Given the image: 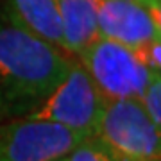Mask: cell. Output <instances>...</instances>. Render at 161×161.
Listing matches in <instances>:
<instances>
[{"instance_id":"13","label":"cell","mask_w":161,"mask_h":161,"mask_svg":"<svg viewBox=\"0 0 161 161\" xmlns=\"http://www.w3.org/2000/svg\"><path fill=\"white\" fill-rule=\"evenodd\" d=\"M154 161H161V159H154Z\"/></svg>"},{"instance_id":"14","label":"cell","mask_w":161,"mask_h":161,"mask_svg":"<svg viewBox=\"0 0 161 161\" xmlns=\"http://www.w3.org/2000/svg\"><path fill=\"white\" fill-rule=\"evenodd\" d=\"M136 2H140V0H136Z\"/></svg>"},{"instance_id":"3","label":"cell","mask_w":161,"mask_h":161,"mask_svg":"<svg viewBox=\"0 0 161 161\" xmlns=\"http://www.w3.org/2000/svg\"><path fill=\"white\" fill-rule=\"evenodd\" d=\"M75 59L88 72L106 100L142 98L154 75L136 50L98 36Z\"/></svg>"},{"instance_id":"10","label":"cell","mask_w":161,"mask_h":161,"mask_svg":"<svg viewBox=\"0 0 161 161\" xmlns=\"http://www.w3.org/2000/svg\"><path fill=\"white\" fill-rule=\"evenodd\" d=\"M145 109L149 111L152 120L161 127V77H154L147 86L143 97H142Z\"/></svg>"},{"instance_id":"9","label":"cell","mask_w":161,"mask_h":161,"mask_svg":"<svg viewBox=\"0 0 161 161\" xmlns=\"http://www.w3.org/2000/svg\"><path fill=\"white\" fill-rule=\"evenodd\" d=\"M58 161H124V159L118 158L113 150L108 149L98 138L92 136V138L82 140L79 145H75L68 154H64Z\"/></svg>"},{"instance_id":"5","label":"cell","mask_w":161,"mask_h":161,"mask_svg":"<svg viewBox=\"0 0 161 161\" xmlns=\"http://www.w3.org/2000/svg\"><path fill=\"white\" fill-rule=\"evenodd\" d=\"M84 136L29 116L0 122V161H58Z\"/></svg>"},{"instance_id":"11","label":"cell","mask_w":161,"mask_h":161,"mask_svg":"<svg viewBox=\"0 0 161 161\" xmlns=\"http://www.w3.org/2000/svg\"><path fill=\"white\" fill-rule=\"evenodd\" d=\"M136 54L140 56V59L143 61V64L150 70V74L154 77H161V40L149 41L147 45L140 47Z\"/></svg>"},{"instance_id":"8","label":"cell","mask_w":161,"mask_h":161,"mask_svg":"<svg viewBox=\"0 0 161 161\" xmlns=\"http://www.w3.org/2000/svg\"><path fill=\"white\" fill-rule=\"evenodd\" d=\"M64 52L77 56L92 41L98 38L97 29V0H56Z\"/></svg>"},{"instance_id":"2","label":"cell","mask_w":161,"mask_h":161,"mask_svg":"<svg viewBox=\"0 0 161 161\" xmlns=\"http://www.w3.org/2000/svg\"><path fill=\"white\" fill-rule=\"evenodd\" d=\"M106 104L108 100L97 84L79 61L74 59L63 80L27 116L58 124L84 138H92L97 134Z\"/></svg>"},{"instance_id":"7","label":"cell","mask_w":161,"mask_h":161,"mask_svg":"<svg viewBox=\"0 0 161 161\" xmlns=\"http://www.w3.org/2000/svg\"><path fill=\"white\" fill-rule=\"evenodd\" d=\"M0 6L32 36L64 50L61 18L56 0H0Z\"/></svg>"},{"instance_id":"1","label":"cell","mask_w":161,"mask_h":161,"mask_svg":"<svg viewBox=\"0 0 161 161\" xmlns=\"http://www.w3.org/2000/svg\"><path fill=\"white\" fill-rule=\"evenodd\" d=\"M72 61L74 56L32 36L0 6V122L32 113Z\"/></svg>"},{"instance_id":"12","label":"cell","mask_w":161,"mask_h":161,"mask_svg":"<svg viewBox=\"0 0 161 161\" xmlns=\"http://www.w3.org/2000/svg\"><path fill=\"white\" fill-rule=\"evenodd\" d=\"M140 2L147 7L156 27V32H158V38L161 40V0H140Z\"/></svg>"},{"instance_id":"4","label":"cell","mask_w":161,"mask_h":161,"mask_svg":"<svg viewBox=\"0 0 161 161\" xmlns=\"http://www.w3.org/2000/svg\"><path fill=\"white\" fill-rule=\"evenodd\" d=\"M95 138L124 161L161 159V127L142 98L108 100Z\"/></svg>"},{"instance_id":"6","label":"cell","mask_w":161,"mask_h":161,"mask_svg":"<svg viewBox=\"0 0 161 161\" xmlns=\"http://www.w3.org/2000/svg\"><path fill=\"white\" fill-rule=\"evenodd\" d=\"M98 36L132 50L158 38L147 7L136 0H97Z\"/></svg>"}]
</instances>
